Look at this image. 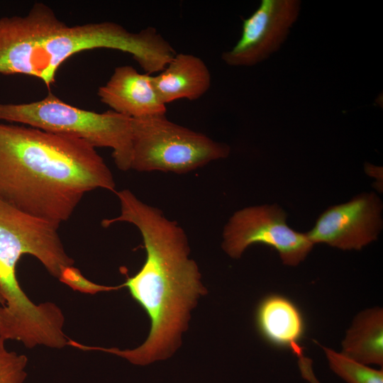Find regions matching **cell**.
<instances>
[{
  "label": "cell",
  "instance_id": "1",
  "mask_svg": "<svg viewBox=\"0 0 383 383\" xmlns=\"http://www.w3.org/2000/svg\"><path fill=\"white\" fill-rule=\"evenodd\" d=\"M120 215L104 219L106 228L116 222L134 225L140 233L146 259L140 271L121 285L148 314L151 327L146 340L133 350L104 348L136 365H147L170 357L180 345L190 311L206 293L184 230L162 211L140 201L132 192H116Z\"/></svg>",
  "mask_w": 383,
  "mask_h": 383
},
{
  "label": "cell",
  "instance_id": "2",
  "mask_svg": "<svg viewBox=\"0 0 383 383\" xmlns=\"http://www.w3.org/2000/svg\"><path fill=\"white\" fill-rule=\"evenodd\" d=\"M94 147L77 137L0 123V198L58 226L88 192H115Z\"/></svg>",
  "mask_w": 383,
  "mask_h": 383
},
{
  "label": "cell",
  "instance_id": "3",
  "mask_svg": "<svg viewBox=\"0 0 383 383\" xmlns=\"http://www.w3.org/2000/svg\"><path fill=\"white\" fill-rule=\"evenodd\" d=\"M98 48L131 54L148 74L162 67L170 50L168 42L153 27L133 33L111 21L68 26L43 3H35L26 16L0 18L2 74L34 77L50 87L70 57Z\"/></svg>",
  "mask_w": 383,
  "mask_h": 383
},
{
  "label": "cell",
  "instance_id": "4",
  "mask_svg": "<svg viewBox=\"0 0 383 383\" xmlns=\"http://www.w3.org/2000/svg\"><path fill=\"white\" fill-rule=\"evenodd\" d=\"M60 226L30 215L0 198V336L26 346L57 328L60 311L51 302L35 304L22 290L16 267L23 255L36 257L53 277L74 264L57 233Z\"/></svg>",
  "mask_w": 383,
  "mask_h": 383
},
{
  "label": "cell",
  "instance_id": "5",
  "mask_svg": "<svg viewBox=\"0 0 383 383\" xmlns=\"http://www.w3.org/2000/svg\"><path fill=\"white\" fill-rule=\"evenodd\" d=\"M0 121L72 135L95 148H111L116 167L122 171L131 169L132 118L112 110L97 113L82 109L49 93L33 102L0 103Z\"/></svg>",
  "mask_w": 383,
  "mask_h": 383
},
{
  "label": "cell",
  "instance_id": "6",
  "mask_svg": "<svg viewBox=\"0 0 383 383\" xmlns=\"http://www.w3.org/2000/svg\"><path fill=\"white\" fill-rule=\"evenodd\" d=\"M131 169L184 174L226 158L230 148L157 114L132 118Z\"/></svg>",
  "mask_w": 383,
  "mask_h": 383
},
{
  "label": "cell",
  "instance_id": "7",
  "mask_svg": "<svg viewBox=\"0 0 383 383\" xmlns=\"http://www.w3.org/2000/svg\"><path fill=\"white\" fill-rule=\"evenodd\" d=\"M286 218V213L276 204L240 209L225 226L222 248L237 259L249 246L264 244L277 251L283 264L296 266L304 260L313 244L306 233L289 228Z\"/></svg>",
  "mask_w": 383,
  "mask_h": 383
},
{
  "label": "cell",
  "instance_id": "8",
  "mask_svg": "<svg viewBox=\"0 0 383 383\" xmlns=\"http://www.w3.org/2000/svg\"><path fill=\"white\" fill-rule=\"evenodd\" d=\"M298 0H262L257 9L243 19L241 35L235 45L221 55L229 66L249 67L266 60L286 40L296 21Z\"/></svg>",
  "mask_w": 383,
  "mask_h": 383
},
{
  "label": "cell",
  "instance_id": "9",
  "mask_svg": "<svg viewBox=\"0 0 383 383\" xmlns=\"http://www.w3.org/2000/svg\"><path fill=\"white\" fill-rule=\"evenodd\" d=\"M382 210L376 194H362L348 202L329 207L306 235L313 245L360 250L377 240L382 226Z\"/></svg>",
  "mask_w": 383,
  "mask_h": 383
},
{
  "label": "cell",
  "instance_id": "10",
  "mask_svg": "<svg viewBox=\"0 0 383 383\" xmlns=\"http://www.w3.org/2000/svg\"><path fill=\"white\" fill-rule=\"evenodd\" d=\"M97 95L111 110L131 118L165 114L167 111L154 89L152 76L139 73L131 65L116 67Z\"/></svg>",
  "mask_w": 383,
  "mask_h": 383
},
{
  "label": "cell",
  "instance_id": "11",
  "mask_svg": "<svg viewBox=\"0 0 383 383\" xmlns=\"http://www.w3.org/2000/svg\"><path fill=\"white\" fill-rule=\"evenodd\" d=\"M211 73L200 57L176 53L152 83L160 101L165 105L179 99L194 101L210 88Z\"/></svg>",
  "mask_w": 383,
  "mask_h": 383
},
{
  "label": "cell",
  "instance_id": "12",
  "mask_svg": "<svg viewBox=\"0 0 383 383\" xmlns=\"http://www.w3.org/2000/svg\"><path fill=\"white\" fill-rule=\"evenodd\" d=\"M257 329L262 336L277 346H297L304 332V321L297 306L289 299L278 294L265 297L255 313Z\"/></svg>",
  "mask_w": 383,
  "mask_h": 383
},
{
  "label": "cell",
  "instance_id": "13",
  "mask_svg": "<svg viewBox=\"0 0 383 383\" xmlns=\"http://www.w3.org/2000/svg\"><path fill=\"white\" fill-rule=\"evenodd\" d=\"M340 352L360 363L383 365V311L377 306L360 312L347 330Z\"/></svg>",
  "mask_w": 383,
  "mask_h": 383
},
{
  "label": "cell",
  "instance_id": "14",
  "mask_svg": "<svg viewBox=\"0 0 383 383\" xmlns=\"http://www.w3.org/2000/svg\"><path fill=\"white\" fill-rule=\"evenodd\" d=\"M330 369L347 383H383V370L373 369L323 347Z\"/></svg>",
  "mask_w": 383,
  "mask_h": 383
},
{
  "label": "cell",
  "instance_id": "15",
  "mask_svg": "<svg viewBox=\"0 0 383 383\" xmlns=\"http://www.w3.org/2000/svg\"><path fill=\"white\" fill-rule=\"evenodd\" d=\"M0 336V383H23L28 358L23 354L9 350Z\"/></svg>",
  "mask_w": 383,
  "mask_h": 383
},
{
  "label": "cell",
  "instance_id": "16",
  "mask_svg": "<svg viewBox=\"0 0 383 383\" xmlns=\"http://www.w3.org/2000/svg\"><path fill=\"white\" fill-rule=\"evenodd\" d=\"M59 279L75 290L91 294L101 291L118 289L121 287V286L113 287L96 284L87 279L81 274L80 271L73 266L65 269Z\"/></svg>",
  "mask_w": 383,
  "mask_h": 383
},
{
  "label": "cell",
  "instance_id": "17",
  "mask_svg": "<svg viewBox=\"0 0 383 383\" xmlns=\"http://www.w3.org/2000/svg\"><path fill=\"white\" fill-rule=\"evenodd\" d=\"M0 303H1V304H2V300L1 299V297H0Z\"/></svg>",
  "mask_w": 383,
  "mask_h": 383
}]
</instances>
